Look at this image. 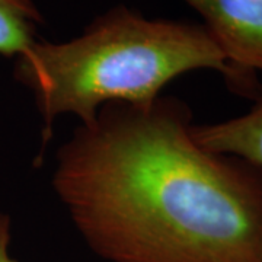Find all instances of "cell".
<instances>
[{"label":"cell","mask_w":262,"mask_h":262,"mask_svg":"<svg viewBox=\"0 0 262 262\" xmlns=\"http://www.w3.org/2000/svg\"><path fill=\"white\" fill-rule=\"evenodd\" d=\"M177 98L103 105L51 185L106 262H262V169L206 149Z\"/></svg>","instance_id":"obj_1"},{"label":"cell","mask_w":262,"mask_h":262,"mask_svg":"<svg viewBox=\"0 0 262 262\" xmlns=\"http://www.w3.org/2000/svg\"><path fill=\"white\" fill-rule=\"evenodd\" d=\"M214 70L253 95L203 24L149 19L118 5L63 42L35 41L16 57L15 77L35 99L46 131L60 115L92 121L106 103H149L179 76Z\"/></svg>","instance_id":"obj_2"},{"label":"cell","mask_w":262,"mask_h":262,"mask_svg":"<svg viewBox=\"0 0 262 262\" xmlns=\"http://www.w3.org/2000/svg\"><path fill=\"white\" fill-rule=\"evenodd\" d=\"M196 10L229 64L261 98L262 0H182Z\"/></svg>","instance_id":"obj_3"},{"label":"cell","mask_w":262,"mask_h":262,"mask_svg":"<svg viewBox=\"0 0 262 262\" xmlns=\"http://www.w3.org/2000/svg\"><path fill=\"white\" fill-rule=\"evenodd\" d=\"M192 134L206 149L244 159L262 169V96L249 113L214 124H194Z\"/></svg>","instance_id":"obj_4"},{"label":"cell","mask_w":262,"mask_h":262,"mask_svg":"<svg viewBox=\"0 0 262 262\" xmlns=\"http://www.w3.org/2000/svg\"><path fill=\"white\" fill-rule=\"evenodd\" d=\"M41 13L32 0H0V54L20 56L35 41Z\"/></svg>","instance_id":"obj_5"},{"label":"cell","mask_w":262,"mask_h":262,"mask_svg":"<svg viewBox=\"0 0 262 262\" xmlns=\"http://www.w3.org/2000/svg\"><path fill=\"white\" fill-rule=\"evenodd\" d=\"M10 217L0 210V262H18L10 253Z\"/></svg>","instance_id":"obj_6"}]
</instances>
